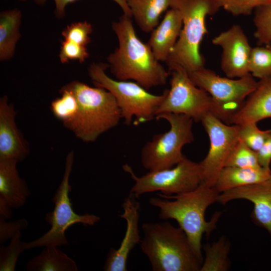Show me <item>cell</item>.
I'll return each mask as SVG.
<instances>
[{"label": "cell", "mask_w": 271, "mask_h": 271, "mask_svg": "<svg viewBox=\"0 0 271 271\" xmlns=\"http://www.w3.org/2000/svg\"><path fill=\"white\" fill-rule=\"evenodd\" d=\"M20 1H26L27 0H20Z\"/></svg>", "instance_id": "74e56055"}, {"label": "cell", "mask_w": 271, "mask_h": 271, "mask_svg": "<svg viewBox=\"0 0 271 271\" xmlns=\"http://www.w3.org/2000/svg\"><path fill=\"white\" fill-rule=\"evenodd\" d=\"M28 271H78L75 261L58 246H46L26 266Z\"/></svg>", "instance_id": "7402d4cb"}, {"label": "cell", "mask_w": 271, "mask_h": 271, "mask_svg": "<svg viewBox=\"0 0 271 271\" xmlns=\"http://www.w3.org/2000/svg\"><path fill=\"white\" fill-rule=\"evenodd\" d=\"M201 121L210 142L208 153L199 163L202 183L214 187L231 149L239 138V125L225 123L211 113L206 114Z\"/></svg>", "instance_id": "7c38bea8"}, {"label": "cell", "mask_w": 271, "mask_h": 271, "mask_svg": "<svg viewBox=\"0 0 271 271\" xmlns=\"http://www.w3.org/2000/svg\"><path fill=\"white\" fill-rule=\"evenodd\" d=\"M63 88L70 90L79 105L75 118L64 126L85 142H94L99 136L115 127L121 117L113 95L104 88L74 81Z\"/></svg>", "instance_id": "277c9868"}, {"label": "cell", "mask_w": 271, "mask_h": 271, "mask_svg": "<svg viewBox=\"0 0 271 271\" xmlns=\"http://www.w3.org/2000/svg\"><path fill=\"white\" fill-rule=\"evenodd\" d=\"M182 24L180 13L175 9L170 8L151 32L147 43L160 62H165L168 59L178 39Z\"/></svg>", "instance_id": "e0dca14e"}, {"label": "cell", "mask_w": 271, "mask_h": 271, "mask_svg": "<svg viewBox=\"0 0 271 271\" xmlns=\"http://www.w3.org/2000/svg\"><path fill=\"white\" fill-rule=\"evenodd\" d=\"M254 12V37L259 45L271 48V3L259 7Z\"/></svg>", "instance_id": "83f0119b"}, {"label": "cell", "mask_w": 271, "mask_h": 271, "mask_svg": "<svg viewBox=\"0 0 271 271\" xmlns=\"http://www.w3.org/2000/svg\"><path fill=\"white\" fill-rule=\"evenodd\" d=\"M17 163L0 160V201L12 209L23 206L31 194L26 181L19 175Z\"/></svg>", "instance_id": "d6986e66"}, {"label": "cell", "mask_w": 271, "mask_h": 271, "mask_svg": "<svg viewBox=\"0 0 271 271\" xmlns=\"http://www.w3.org/2000/svg\"><path fill=\"white\" fill-rule=\"evenodd\" d=\"M170 88L159 106L157 115L164 113L186 115L194 121H201L212 111L213 101L205 91L191 80L188 72L181 67L169 71Z\"/></svg>", "instance_id": "8fae6325"}, {"label": "cell", "mask_w": 271, "mask_h": 271, "mask_svg": "<svg viewBox=\"0 0 271 271\" xmlns=\"http://www.w3.org/2000/svg\"><path fill=\"white\" fill-rule=\"evenodd\" d=\"M92 32L90 24L87 22H77L68 26L62 32L65 39L86 46L90 43L89 35Z\"/></svg>", "instance_id": "1f68e13d"}, {"label": "cell", "mask_w": 271, "mask_h": 271, "mask_svg": "<svg viewBox=\"0 0 271 271\" xmlns=\"http://www.w3.org/2000/svg\"><path fill=\"white\" fill-rule=\"evenodd\" d=\"M108 66L104 63H92L88 69L89 75L95 86L104 88L113 95L125 123L130 124L134 117V124L155 118L166 90L161 94L155 95L134 81L113 79L105 73Z\"/></svg>", "instance_id": "8992f818"}, {"label": "cell", "mask_w": 271, "mask_h": 271, "mask_svg": "<svg viewBox=\"0 0 271 271\" xmlns=\"http://www.w3.org/2000/svg\"><path fill=\"white\" fill-rule=\"evenodd\" d=\"M28 225V221L25 219L7 221L0 218V243L3 244L12 239L21 230L25 229Z\"/></svg>", "instance_id": "836d02e7"}, {"label": "cell", "mask_w": 271, "mask_h": 271, "mask_svg": "<svg viewBox=\"0 0 271 271\" xmlns=\"http://www.w3.org/2000/svg\"><path fill=\"white\" fill-rule=\"evenodd\" d=\"M248 66L253 77L259 80L271 78V48L260 45L252 47Z\"/></svg>", "instance_id": "d4e9b609"}, {"label": "cell", "mask_w": 271, "mask_h": 271, "mask_svg": "<svg viewBox=\"0 0 271 271\" xmlns=\"http://www.w3.org/2000/svg\"><path fill=\"white\" fill-rule=\"evenodd\" d=\"M170 8L177 10L182 18V28L168 59L170 71L181 67L188 73L205 67L200 51L201 42L207 33L206 18L219 9L212 0H171Z\"/></svg>", "instance_id": "5b68a950"}, {"label": "cell", "mask_w": 271, "mask_h": 271, "mask_svg": "<svg viewBox=\"0 0 271 271\" xmlns=\"http://www.w3.org/2000/svg\"><path fill=\"white\" fill-rule=\"evenodd\" d=\"M12 208L4 202L0 201V218L7 220L11 218Z\"/></svg>", "instance_id": "8d00e7d4"}, {"label": "cell", "mask_w": 271, "mask_h": 271, "mask_svg": "<svg viewBox=\"0 0 271 271\" xmlns=\"http://www.w3.org/2000/svg\"><path fill=\"white\" fill-rule=\"evenodd\" d=\"M88 56L86 46L66 39L62 42L59 57L62 63L71 60H77L82 63Z\"/></svg>", "instance_id": "d6a6232c"}, {"label": "cell", "mask_w": 271, "mask_h": 271, "mask_svg": "<svg viewBox=\"0 0 271 271\" xmlns=\"http://www.w3.org/2000/svg\"><path fill=\"white\" fill-rule=\"evenodd\" d=\"M140 242L154 271H198L203 260L180 227L168 222L144 223Z\"/></svg>", "instance_id": "3957f363"}, {"label": "cell", "mask_w": 271, "mask_h": 271, "mask_svg": "<svg viewBox=\"0 0 271 271\" xmlns=\"http://www.w3.org/2000/svg\"><path fill=\"white\" fill-rule=\"evenodd\" d=\"M217 7L235 16L250 15L256 8L271 3V0H216Z\"/></svg>", "instance_id": "f546056e"}, {"label": "cell", "mask_w": 271, "mask_h": 271, "mask_svg": "<svg viewBox=\"0 0 271 271\" xmlns=\"http://www.w3.org/2000/svg\"><path fill=\"white\" fill-rule=\"evenodd\" d=\"M134 183L130 192L136 197L160 191L166 196L178 195L191 191L202 183L199 163L193 162L184 156L174 167L155 171H149L142 176H137L128 164L122 166Z\"/></svg>", "instance_id": "30bf717a"}, {"label": "cell", "mask_w": 271, "mask_h": 271, "mask_svg": "<svg viewBox=\"0 0 271 271\" xmlns=\"http://www.w3.org/2000/svg\"><path fill=\"white\" fill-rule=\"evenodd\" d=\"M16 113L5 96L0 99V160L23 161L29 153L26 141L19 130Z\"/></svg>", "instance_id": "2e32d148"}, {"label": "cell", "mask_w": 271, "mask_h": 271, "mask_svg": "<svg viewBox=\"0 0 271 271\" xmlns=\"http://www.w3.org/2000/svg\"><path fill=\"white\" fill-rule=\"evenodd\" d=\"M156 119H164L170 124V129L154 136L141 151V162L149 171L170 168L180 162L185 156L183 147L194 140L193 133V120L181 114L164 113L156 116Z\"/></svg>", "instance_id": "52a82bcc"}, {"label": "cell", "mask_w": 271, "mask_h": 271, "mask_svg": "<svg viewBox=\"0 0 271 271\" xmlns=\"http://www.w3.org/2000/svg\"><path fill=\"white\" fill-rule=\"evenodd\" d=\"M188 74L195 85L212 97L211 114L228 124L258 85V81L251 74L236 79L223 77L205 67Z\"/></svg>", "instance_id": "9c48e42d"}, {"label": "cell", "mask_w": 271, "mask_h": 271, "mask_svg": "<svg viewBox=\"0 0 271 271\" xmlns=\"http://www.w3.org/2000/svg\"><path fill=\"white\" fill-rule=\"evenodd\" d=\"M74 158V152L71 151L66 158L65 170L61 182L52 198L55 205L54 210L45 216L46 221L51 225L50 229L37 239L25 242L26 250L39 247L66 245L68 244V241L65 232L70 226L76 223L92 226L100 220V217L94 214H78L72 208L69 197L72 189L69 179Z\"/></svg>", "instance_id": "ba28073f"}, {"label": "cell", "mask_w": 271, "mask_h": 271, "mask_svg": "<svg viewBox=\"0 0 271 271\" xmlns=\"http://www.w3.org/2000/svg\"><path fill=\"white\" fill-rule=\"evenodd\" d=\"M118 47L107 60L116 80H133L149 89L166 84L170 72L155 57L147 43L137 36L132 17L122 14L112 24Z\"/></svg>", "instance_id": "6da1fadb"}, {"label": "cell", "mask_w": 271, "mask_h": 271, "mask_svg": "<svg viewBox=\"0 0 271 271\" xmlns=\"http://www.w3.org/2000/svg\"><path fill=\"white\" fill-rule=\"evenodd\" d=\"M271 170L259 168L224 167L220 171L214 187L222 192L259 183L267 179Z\"/></svg>", "instance_id": "ffe728a7"}, {"label": "cell", "mask_w": 271, "mask_h": 271, "mask_svg": "<svg viewBox=\"0 0 271 271\" xmlns=\"http://www.w3.org/2000/svg\"><path fill=\"white\" fill-rule=\"evenodd\" d=\"M212 43L221 48V68L227 77L239 78L250 74L248 60L251 50L242 28L233 25L215 36Z\"/></svg>", "instance_id": "4fadbf2b"}, {"label": "cell", "mask_w": 271, "mask_h": 271, "mask_svg": "<svg viewBox=\"0 0 271 271\" xmlns=\"http://www.w3.org/2000/svg\"><path fill=\"white\" fill-rule=\"evenodd\" d=\"M220 193L214 187L203 183L194 190L178 195L166 196L158 194L152 197L150 204L159 209V218L175 220L186 233L198 257L203 260L201 240L203 235H209L216 228L220 215L214 214L211 219H205L207 208L218 201Z\"/></svg>", "instance_id": "7a4b0ae2"}, {"label": "cell", "mask_w": 271, "mask_h": 271, "mask_svg": "<svg viewBox=\"0 0 271 271\" xmlns=\"http://www.w3.org/2000/svg\"><path fill=\"white\" fill-rule=\"evenodd\" d=\"M266 118H271V78L258 81L257 87L232 117L229 124L257 123Z\"/></svg>", "instance_id": "ac0fdd59"}, {"label": "cell", "mask_w": 271, "mask_h": 271, "mask_svg": "<svg viewBox=\"0 0 271 271\" xmlns=\"http://www.w3.org/2000/svg\"><path fill=\"white\" fill-rule=\"evenodd\" d=\"M21 232L17 233L9 244L3 245L0 249V270L14 271L20 255L26 250L25 242L21 240Z\"/></svg>", "instance_id": "f1b7e54d"}, {"label": "cell", "mask_w": 271, "mask_h": 271, "mask_svg": "<svg viewBox=\"0 0 271 271\" xmlns=\"http://www.w3.org/2000/svg\"><path fill=\"white\" fill-rule=\"evenodd\" d=\"M239 125V138L255 152L261 147L271 133V129H260L257 126V123Z\"/></svg>", "instance_id": "4dcf8cb0"}, {"label": "cell", "mask_w": 271, "mask_h": 271, "mask_svg": "<svg viewBox=\"0 0 271 271\" xmlns=\"http://www.w3.org/2000/svg\"><path fill=\"white\" fill-rule=\"evenodd\" d=\"M212 1H215H215H216V0H212Z\"/></svg>", "instance_id": "f35d334b"}, {"label": "cell", "mask_w": 271, "mask_h": 271, "mask_svg": "<svg viewBox=\"0 0 271 271\" xmlns=\"http://www.w3.org/2000/svg\"><path fill=\"white\" fill-rule=\"evenodd\" d=\"M60 97L54 99L50 108L54 115L63 122L64 125L72 121L78 111V103L72 91L62 88Z\"/></svg>", "instance_id": "484cf974"}, {"label": "cell", "mask_w": 271, "mask_h": 271, "mask_svg": "<svg viewBox=\"0 0 271 271\" xmlns=\"http://www.w3.org/2000/svg\"><path fill=\"white\" fill-rule=\"evenodd\" d=\"M205 257L200 271H225L229 269L230 245L224 237L204 247Z\"/></svg>", "instance_id": "cb8c5ba5"}, {"label": "cell", "mask_w": 271, "mask_h": 271, "mask_svg": "<svg viewBox=\"0 0 271 271\" xmlns=\"http://www.w3.org/2000/svg\"><path fill=\"white\" fill-rule=\"evenodd\" d=\"M37 3L43 4L46 0H35ZM55 4V13L58 17H63L65 15V8L70 3H73L77 0H54ZM120 7L123 14L131 17V12L128 5V0H112Z\"/></svg>", "instance_id": "e575fe53"}, {"label": "cell", "mask_w": 271, "mask_h": 271, "mask_svg": "<svg viewBox=\"0 0 271 271\" xmlns=\"http://www.w3.org/2000/svg\"><path fill=\"white\" fill-rule=\"evenodd\" d=\"M21 12L16 9L3 11L0 15V58H11L20 34Z\"/></svg>", "instance_id": "603a6c76"}, {"label": "cell", "mask_w": 271, "mask_h": 271, "mask_svg": "<svg viewBox=\"0 0 271 271\" xmlns=\"http://www.w3.org/2000/svg\"><path fill=\"white\" fill-rule=\"evenodd\" d=\"M132 18L144 32H151L159 24L161 15L170 7L171 0H128Z\"/></svg>", "instance_id": "44dd1931"}, {"label": "cell", "mask_w": 271, "mask_h": 271, "mask_svg": "<svg viewBox=\"0 0 271 271\" xmlns=\"http://www.w3.org/2000/svg\"><path fill=\"white\" fill-rule=\"evenodd\" d=\"M236 199L253 203L252 221L265 229L271 236V175L263 181L220 193L217 202L225 205Z\"/></svg>", "instance_id": "9a60e30c"}, {"label": "cell", "mask_w": 271, "mask_h": 271, "mask_svg": "<svg viewBox=\"0 0 271 271\" xmlns=\"http://www.w3.org/2000/svg\"><path fill=\"white\" fill-rule=\"evenodd\" d=\"M224 167L245 168H262L259 164L256 152L239 138L231 149Z\"/></svg>", "instance_id": "4316f807"}, {"label": "cell", "mask_w": 271, "mask_h": 271, "mask_svg": "<svg viewBox=\"0 0 271 271\" xmlns=\"http://www.w3.org/2000/svg\"><path fill=\"white\" fill-rule=\"evenodd\" d=\"M130 193L122 204L123 213L120 217L126 222L124 237L117 249L110 248L103 267L105 271H126L129 254L141 241L139 223L140 204Z\"/></svg>", "instance_id": "5bb4252c"}, {"label": "cell", "mask_w": 271, "mask_h": 271, "mask_svg": "<svg viewBox=\"0 0 271 271\" xmlns=\"http://www.w3.org/2000/svg\"><path fill=\"white\" fill-rule=\"evenodd\" d=\"M260 166L265 169L270 170L271 162V133L261 147L256 152Z\"/></svg>", "instance_id": "d590c367"}]
</instances>
